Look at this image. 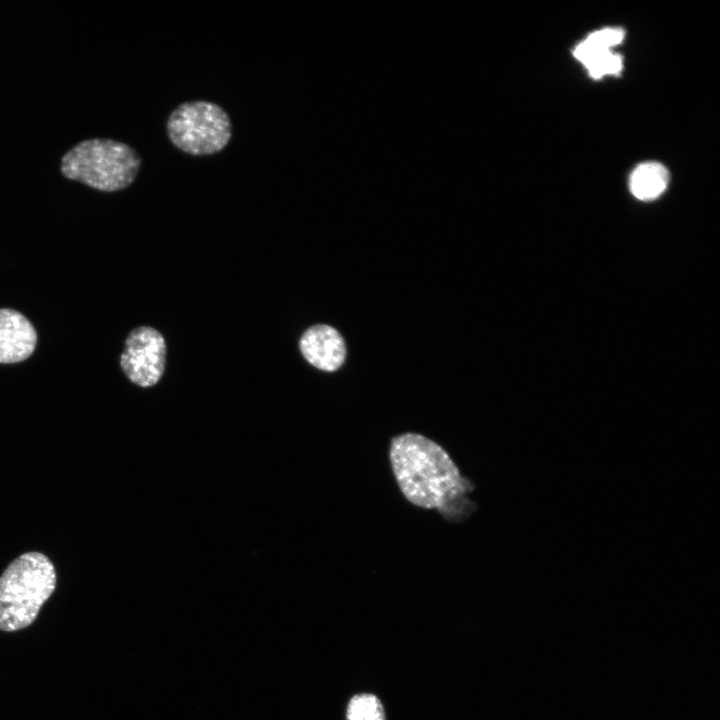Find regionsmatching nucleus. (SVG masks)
Returning a JSON list of instances; mask_svg holds the SVG:
<instances>
[{"label":"nucleus","mask_w":720,"mask_h":720,"mask_svg":"<svg viewBox=\"0 0 720 720\" xmlns=\"http://www.w3.org/2000/svg\"><path fill=\"white\" fill-rule=\"evenodd\" d=\"M37 345V332L21 312L0 308V363L14 364L29 358Z\"/></svg>","instance_id":"nucleus-7"},{"label":"nucleus","mask_w":720,"mask_h":720,"mask_svg":"<svg viewBox=\"0 0 720 720\" xmlns=\"http://www.w3.org/2000/svg\"><path fill=\"white\" fill-rule=\"evenodd\" d=\"M166 354V341L160 331L150 326H139L131 330L125 339L120 367L132 383L151 387L163 376Z\"/></svg>","instance_id":"nucleus-5"},{"label":"nucleus","mask_w":720,"mask_h":720,"mask_svg":"<svg viewBox=\"0 0 720 720\" xmlns=\"http://www.w3.org/2000/svg\"><path fill=\"white\" fill-rule=\"evenodd\" d=\"M625 36V31L619 27L603 28L590 33L585 40L600 49L611 50L619 45Z\"/></svg>","instance_id":"nucleus-11"},{"label":"nucleus","mask_w":720,"mask_h":720,"mask_svg":"<svg viewBox=\"0 0 720 720\" xmlns=\"http://www.w3.org/2000/svg\"><path fill=\"white\" fill-rule=\"evenodd\" d=\"M389 457L398 486L410 503L437 509L454 521L472 512L473 503L466 494L473 484L433 440L416 433L398 435L391 441Z\"/></svg>","instance_id":"nucleus-1"},{"label":"nucleus","mask_w":720,"mask_h":720,"mask_svg":"<svg viewBox=\"0 0 720 720\" xmlns=\"http://www.w3.org/2000/svg\"><path fill=\"white\" fill-rule=\"evenodd\" d=\"M169 141L192 156H210L224 150L232 137L229 114L218 104L193 100L179 104L166 120Z\"/></svg>","instance_id":"nucleus-4"},{"label":"nucleus","mask_w":720,"mask_h":720,"mask_svg":"<svg viewBox=\"0 0 720 720\" xmlns=\"http://www.w3.org/2000/svg\"><path fill=\"white\" fill-rule=\"evenodd\" d=\"M347 720H385L381 701L373 694H357L348 703Z\"/></svg>","instance_id":"nucleus-10"},{"label":"nucleus","mask_w":720,"mask_h":720,"mask_svg":"<svg viewBox=\"0 0 720 720\" xmlns=\"http://www.w3.org/2000/svg\"><path fill=\"white\" fill-rule=\"evenodd\" d=\"M669 180V171L663 164L649 161L634 168L629 177V188L637 199L651 201L666 190Z\"/></svg>","instance_id":"nucleus-8"},{"label":"nucleus","mask_w":720,"mask_h":720,"mask_svg":"<svg viewBox=\"0 0 720 720\" xmlns=\"http://www.w3.org/2000/svg\"><path fill=\"white\" fill-rule=\"evenodd\" d=\"M141 157L130 145L110 138H89L70 148L60 160V172L101 192L129 187L141 167Z\"/></svg>","instance_id":"nucleus-3"},{"label":"nucleus","mask_w":720,"mask_h":720,"mask_svg":"<svg viewBox=\"0 0 720 720\" xmlns=\"http://www.w3.org/2000/svg\"><path fill=\"white\" fill-rule=\"evenodd\" d=\"M594 79L606 75H618L623 68L622 56L612 50L578 49L573 53Z\"/></svg>","instance_id":"nucleus-9"},{"label":"nucleus","mask_w":720,"mask_h":720,"mask_svg":"<svg viewBox=\"0 0 720 720\" xmlns=\"http://www.w3.org/2000/svg\"><path fill=\"white\" fill-rule=\"evenodd\" d=\"M299 350L308 363L326 372L337 370L346 356L343 337L325 324L309 327L299 340Z\"/></svg>","instance_id":"nucleus-6"},{"label":"nucleus","mask_w":720,"mask_h":720,"mask_svg":"<svg viewBox=\"0 0 720 720\" xmlns=\"http://www.w3.org/2000/svg\"><path fill=\"white\" fill-rule=\"evenodd\" d=\"M51 560L41 552L14 559L0 576V630L14 632L31 625L56 588Z\"/></svg>","instance_id":"nucleus-2"}]
</instances>
